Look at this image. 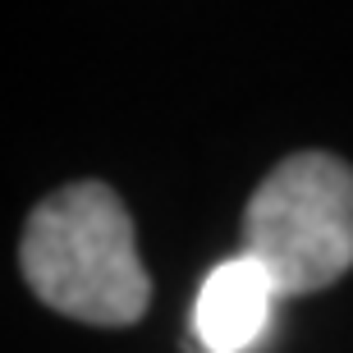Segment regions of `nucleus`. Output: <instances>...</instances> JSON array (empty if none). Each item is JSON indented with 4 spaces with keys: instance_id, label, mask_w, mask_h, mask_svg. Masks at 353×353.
I'll return each mask as SVG.
<instances>
[{
    "instance_id": "1",
    "label": "nucleus",
    "mask_w": 353,
    "mask_h": 353,
    "mask_svg": "<svg viewBox=\"0 0 353 353\" xmlns=\"http://www.w3.org/2000/svg\"><path fill=\"white\" fill-rule=\"evenodd\" d=\"M19 266L46 307L88 326H133L152 303L133 221L101 179H79L37 202Z\"/></svg>"
},
{
    "instance_id": "2",
    "label": "nucleus",
    "mask_w": 353,
    "mask_h": 353,
    "mask_svg": "<svg viewBox=\"0 0 353 353\" xmlns=\"http://www.w3.org/2000/svg\"><path fill=\"white\" fill-rule=\"evenodd\" d=\"M243 252L271 271L280 299L335 285L353 266V170L330 152L280 161L248 202Z\"/></svg>"
},
{
    "instance_id": "3",
    "label": "nucleus",
    "mask_w": 353,
    "mask_h": 353,
    "mask_svg": "<svg viewBox=\"0 0 353 353\" xmlns=\"http://www.w3.org/2000/svg\"><path fill=\"white\" fill-rule=\"evenodd\" d=\"M280 303L275 280L257 257L234 252L197 289L193 335L207 353H248L271 326V307Z\"/></svg>"
}]
</instances>
